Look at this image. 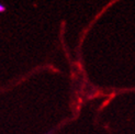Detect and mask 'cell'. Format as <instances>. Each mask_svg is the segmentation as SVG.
I'll return each instance as SVG.
<instances>
[{"mask_svg": "<svg viewBox=\"0 0 135 134\" xmlns=\"http://www.w3.org/2000/svg\"><path fill=\"white\" fill-rule=\"evenodd\" d=\"M6 11V7L2 4V3H0V13L1 12H4Z\"/></svg>", "mask_w": 135, "mask_h": 134, "instance_id": "cell-1", "label": "cell"}, {"mask_svg": "<svg viewBox=\"0 0 135 134\" xmlns=\"http://www.w3.org/2000/svg\"><path fill=\"white\" fill-rule=\"evenodd\" d=\"M47 134H52V132H49V133H47Z\"/></svg>", "mask_w": 135, "mask_h": 134, "instance_id": "cell-2", "label": "cell"}]
</instances>
